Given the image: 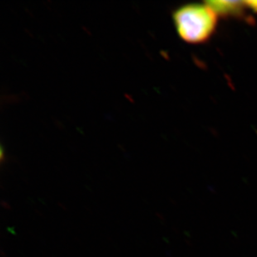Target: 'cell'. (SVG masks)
I'll list each match as a JSON object with an SVG mask.
<instances>
[{
    "label": "cell",
    "mask_w": 257,
    "mask_h": 257,
    "mask_svg": "<svg viewBox=\"0 0 257 257\" xmlns=\"http://www.w3.org/2000/svg\"><path fill=\"white\" fill-rule=\"evenodd\" d=\"M173 22L180 38L188 44H202L215 32L217 17L207 5L191 4L173 12Z\"/></svg>",
    "instance_id": "6da1fadb"
},
{
    "label": "cell",
    "mask_w": 257,
    "mask_h": 257,
    "mask_svg": "<svg viewBox=\"0 0 257 257\" xmlns=\"http://www.w3.org/2000/svg\"><path fill=\"white\" fill-rule=\"evenodd\" d=\"M206 5L211 8L216 15L221 16L240 15L243 7H245V3L238 1H209L206 2Z\"/></svg>",
    "instance_id": "7a4b0ae2"
},
{
    "label": "cell",
    "mask_w": 257,
    "mask_h": 257,
    "mask_svg": "<svg viewBox=\"0 0 257 257\" xmlns=\"http://www.w3.org/2000/svg\"><path fill=\"white\" fill-rule=\"evenodd\" d=\"M245 3V7L249 8L257 14V1H247Z\"/></svg>",
    "instance_id": "3957f363"
}]
</instances>
